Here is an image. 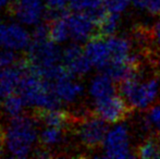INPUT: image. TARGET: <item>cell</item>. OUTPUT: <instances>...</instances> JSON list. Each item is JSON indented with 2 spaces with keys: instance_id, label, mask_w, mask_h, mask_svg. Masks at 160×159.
I'll return each instance as SVG.
<instances>
[{
  "instance_id": "cell-30",
  "label": "cell",
  "mask_w": 160,
  "mask_h": 159,
  "mask_svg": "<svg viewBox=\"0 0 160 159\" xmlns=\"http://www.w3.org/2000/svg\"><path fill=\"white\" fill-rule=\"evenodd\" d=\"M6 26H7V24H4L3 21L0 19V47H2V42H3V35H4Z\"/></svg>"
},
{
  "instance_id": "cell-34",
  "label": "cell",
  "mask_w": 160,
  "mask_h": 159,
  "mask_svg": "<svg viewBox=\"0 0 160 159\" xmlns=\"http://www.w3.org/2000/svg\"><path fill=\"white\" fill-rule=\"evenodd\" d=\"M11 1H12V3H14V2H17V1H19V0H11ZM11 3V4H12Z\"/></svg>"
},
{
  "instance_id": "cell-8",
  "label": "cell",
  "mask_w": 160,
  "mask_h": 159,
  "mask_svg": "<svg viewBox=\"0 0 160 159\" xmlns=\"http://www.w3.org/2000/svg\"><path fill=\"white\" fill-rule=\"evenodd\" d=\"M9 11L19 23L28 26L42 23L47 14L45 0H19L11 4Z\"/></svg>"
},
{
  "instance_id": "cell-32",
  "label": "cell",
  "mask_w": 160,
  "mask_h": 159,
  "mask_svg": "<svg viewBox=\"0 0 160 159\" xmlns=\"http://www.w3.org/2000/svg\"><path fill=\"white\" fill-rule=\"evenodd\" d=\"M3 147H4V142H3V135H2L0 136V157L3 155V152H4Z\"/></svg>"
},
{
  "instance_id": "cell-29",
  "label": "cell",
  "mask_w": 160,
  "mask_h": 159,
  "mask_svg": "<svg viewBox=\"0 0 160 159\" xmlns=\"http://www.w3.org/2000/svg\"><path fill=\"white\" fill-rule=\"evenodd\" d=\"M152 37L156 47L160 50V17L154 23L152 28Z\"/></svg>"
},
{
  "instance_id": "cell-21",
  "label": "cell",
  "mask_w": 160,
  "mask_h": 159,
  "mask_svg": "<svg viewBox=\"0 0 160 159\" xmlns=\"http://www.w3.org/2000/svg\"><path fill=\"white\" fill-rule=\"evenodd\" d=\"M120 15L108 13L106 11L105 15L98 22V35L103 37L116 35L117 31L120 26Z\"/></svg>"
},
{
  "instance_id": "cell-28",
  "label": "cell",
  "mask_w": 160,
  "mask_h": 159,
  "mask_svg": "<svg viewBox=\"0 0 160 159\" xmlns=\"http://www.w3.org/2000/svg\"><path fill=\"white\" fill-rule=\"evenodd\" d=\"M46 4L51 9H59V10H64L69 6L70 0H45Z\"/></svg>"
},
{
  "instance_id": "cell-5",
  "label": "cell",
  "mask_w": 160,
  "mask_h": 159,
  "mask_svg": "<svg viewBox=\"0 0 160 159\" xmlns=\"http://www.w3.org/2000/svg\"><path fill=\"white\" fill-rule=\"evenodd\" d=\"M108 123L97 115H85L75 124V133L78 142L87 149H96L101 146L108 132Z\"/></svg>"
},
{
  "instance_id": "cell-26",
  "label": "cell",
  "mask_w": 160,
  "mask_h": 159,
  "mask_svg": "<svg viewBox=\"0 0 160 159\" xmlns=\"http://www.w3.org/2000/svg\"><path fill=\"white\" fill-rule=\"evenodd\" d=\"M20 58L17 56L14 50L12 49L4 48L2 50H0V68H7L15 64L17 62L20 61Z\"/></svg>"
},
{
  "instance_id": "cell-10",
  "label": "cell",
  "mask_w": 160,
  "mask_h": 159,
  "mask_svg": "<svg viewBox=\"0 0 160 159\" xmlns=\"http://www.w3.org/2000/svg\"><path fill=\"white\" fill-rule=\"evenodd\" d=\"M28 70V64L25 58L13 66L2 69L0 72V100H3L19 91L21 82Z\"/></svg>"
},
{
  "instance_id": "cell-33",
  "label": "cell",
  "mask_w": 160,
  "mask_h": 159,
  "mask_svg": "<svg viewBox=\"0 0 160 159\" xmlns=\"http://www.w3.org/2000/svg\"><path fill=\"white\" fill-rule=\"evenodd\" d=\"M3 135V130H2V127H0V136H2Z\"/></svg>"
},
{
  "instance_id": "cell-16",
  "label": "cell",
  "mask_w": 160,
  "mask_h": 159,
  "mask_svg": "<svg viewBox=\"0 0 160 159\" xmlns=\"http://www.w3.org/2000/svg\"><path fill=\"white\" fill-rule=\"evenodd\" d=\"M63 127H46L44 125L42 130L39 131V141L40 145H42L46 148L56 149L63 146L67 142V133Z\"/></svg>"
},
{
  "instance_id": "cell-22",
  "label": "cell",
  "mask_w": 160,
  "mask_h": 159,
  "mask_svg": "<svg viewBox=\"0 0 160 159\" xmlns=\"http://www.w3.org/2000/svg\"><path fill=\"white\" fill-rule=\"evenodd\" d=\"M136 156L143 159L160 158V142L155 137H148L138 145Z\"/></svg>"
},
{
  "instance_id": "cell-11",
  "label": "cell",
  "mask_w": 160,
  "mask_h": 159,
  "mask_svg": "<svg viewBox=\"0 0 160 159\" xmlns=\"http://www.w3.org/2000/svg\"><path fill=\"white\" fill-rule=\"evenodd\" d=\"M73 75H68L52 83L47 82L50 85L52 92L56 94L62 104L74 105L81 99L84 93V87Z\"/></svg>"
},
{
  "instance_id": "cell-27",
  "label": "cell",
  "mask_w": 160,
  "mask_h": 159,
  "mask_svg": "<svg viewBox=\"0 0 160 159\" xmlns=\"http://www.w3.org/2000/svg\"><path fill=\"white\" fill-rule=\"evenodd\" d=\"M33 39H46L49 38V24L48 22H42L34 26L32 33Z\"/></svg>"
},
{
  "instance_id": "cell-13",
  "label": "cell",
  "mask_w": 160,
  "mask_h": 159,
  "mask_svg": "<svg viewBox=\"0 0 160 159\" xmlns=\"http://www.w3.org/2000/svg\"><path fill=\"white\" fill-rule=\"evenodd\" d=\"M31 44V35L21 23L7 24L3 35L2 47L12 49L14 51H21L28 49Z\"/></svg>"
},
{
  "instance_id": "cell-15",
  "label": "cell",
  "mask_w": 160,
  "mask_h": 159,
  "mask_svg": "<svg viewBox=\"0 0 160 159\" xmlns=\"http://www.w3.org/2000/svg\"><path fill=\"white\" fill-rule=\"evenodd\" d=\"M87 92L93 102H96L117 93L116 82L107 73H99L91 80Z\"/></svg>"
},
{
  "instance_id": "cell-14",
  "label": "cell",
  "mask_w": 160,
  "mask_h": 159,
  "mask_svg": "<svg viewBox=\"0 0 160 159\" xmlns=\"http://www.w3.org/2000/svg\"><path fill=\"white\" fill-rule=\"evenodd\" d=\"M106 39H107V44L110 50V57H111L110 64L125 62L137 58L135 53L133 52L132 42L127 37L112 35V36L106 37Z\"/></svg>"
},
{
  "instance_id": "cell-2",
  "label": "cell",
  "mask_w": 160,
  "mask_h": 159,
  "mask_svg": "<svg viewBox=\"0 0 160 159\" xmlns=\"http://www.w3.org/2000/svg\"><path fill=\"white\" fill-rule=\"evenodd\" d=\"M120 94L131 108L146 110L160 96V80L155 77L143 79L137 74L120 83Z\"/></svg>"
},
{
  "instance_id": "cell-1",
  "label": "cell",
  "mask_w": 160,
  "mask_h": 159,
  "mask_svg": "<svg viewBox=\"0 0 160 159\" xmlns=\"http://www.w3.org/2000/svg\"><path fill=\"white\" fill-rule=\"evenodd\" d=\"M38 121L35 113L10 118L3 130L4 147L10 156L25 158L32 155L39 140Z\"/></svg>"
},
{
  "instance_id": "cell-18",
  "label": "cell",
  "mask_w": 160,
  "mask_h": 159,
  "mask_svg": "<svg viewBox=\"0 0 160 159\" xmlns=\"http://www.w3.org/2000/svg\"><path fill=\"white\" fill-rule=\"evenodd\" d=\"M69 7L73 11L89 14L97 22V25L106 13L103 0H70Z\"/></svg>"
},
{
  "instance_id": "cell-23",
  "label": "cell",
  "mask_w": 160,
  "mask_h": 159,
  "mask_svg": "<svg viewBox=\"0 0 160 159\" xmlns=\"http://www.w3.org/2000/svg\"><path fill=\"white\" fill-rule=\"evenodd\" d=\"M145 131H152L157 134H160V104L152 105L142 122Z\"/></svg>"
},
{
  "instance_id": "cell-12",
  "label": "cell",
  "mask_w": 160,
  "mask_h": 159,
  "mask_svg": "<svg viewBox=\"0 0 160 159\" xmlns=\"http://www.w3.org/2000/svg\"><path fill=\"white\" fill-rule=\"evenodd\" d=\"M84 50L94 68L103 71L111 62L110 50L106 37L96 35L86 42Z\"/></svg>"
},
{
  "instance_id": "cell-19",
  "label": "cell",
  "mask_w": 160,
  "mask_h": 159,
  "mask_svg": "<svg viewBox=\"0 0 160 159\" xmlns=\"http://www.w3.org/2000/svg\"><path fill=\"white\" fill-rule=\"evenodd\" d=\"M65 14L67 12L62 11L56 17L47 21L49 24V38L57 44H62L70 39V32Z\"/></svg>"
},
{
  "instance_id": "cell-7",
  "label": "cell",
  "mask_w": 160,
  "mask_h": 159,
  "mask_svg": "<svg viewBox=\"0 0 160 159\" xmlns=\"http://www.w3.org/2000/svg\"><path fill=\"white\" fill-rule=\"evenodd\" d=\"M65 17L70 32V39L74 42H87L98 35L97 22L87 13L74 11L73 13H67Z\"/></svg>"
},
{
  "instance_id": "cell-9",
  "label": "cell",
  "mask_w": 160,
  "mask_h": 159,
  "mask_svg": "<svg viewBox=\"0 0 160 159\" xmlns=\"http://www.w3.org/2000/svg\"><path fill=\"white\" fill-rule=\"evenodd\" d=\"M62 62L67 70L75 77H85L94 68L84 48L78 42L70 45L62 50Z\"/></svg>"
},
{
  "instance_id": "cell-6",
  "label": "cell",
  "mask_w": 160,
  "mask_h": 159,
  "mask_svg": "<svg viewBox=\"0 0 160 159\" xmlns=\"http://www.w3.org/2000/svg\"><path fill=\"white\" fill-rule=\"evenodd\" d=\"M93 105L95 115L111 124L122 122L128 117L130 108L125 98L118 93L93 102Z\"/></svg>"
},
{
  "instance_id": "cell-3",
  "label": "cell",
  "mask_w": 160,
  "mask_h": 159,
  "mask_svg": "<svg viewBox=\"0 0 160 159\" xmlns=\"http://www.w3.org/2000/svg\"><path fill=\"white\" fill-rule=\"evenodd\" d=\"M28 68L34 72L62 61V51L50 38L33 39L28 47L25 57Z\"/></svg>"
},
{
  "instance_id": "cell-25",
  "label": "cell",
  "mask_w": 160,
  "mask_h": 159,
  "mask_svg": "<svg viewBox=\"0 0 160 159\" xmlns=\"http://www.w3.org/2000/svg\"><path fill=\"white\" fill-rule=\"evenodd\" d=\"M132 4V0H103V6L108 13L122 15Z\"/></svg>"
},
{
  "instance_id": "cell-4",
  "label": "cell",
  "mask_w": 160,
  "mask_h": 159,
  "mask_svg": "<svg viewBox=\"0 0 160 159\" xmlns=\"http://www.w3.org/2000/svg\"><path fill=\"white\" fill-rule=\"evenodd\" d=\"M102 156L112 159H127L134 157L131 132L127 124L119 122L107 132L102 145Z\"/></svg>"
},
{
  "instance_id": "cell-20",
  "label": "cell",
  "mask_w": 160,
  "mask_h": 159,
  "mask_svg": "<svg viewBox=\"0 0 160 159\" xmlns=\"http://www.w3.org/2000/svg\"><path fill=\"white\" fill-rule=\"evenodd\" d=\"M25 106V102L20 94L19 95L13 94V95H10L9 97L1 100V110L3 115L8 118H14L23 115L22 112H23Z\"/></svg>"
},
{
  "instance_id": "cell-17",
  "label": "cell",
  "mask_w": 160,
  "mask_h": 159,
  "mask_svg": "<svg viewBox=\"0 0 160 159\" xmlns=\"http://www.w3.org/2000/svg\"><path fill=\"white\" fill-rule=\"evenodd\" d=\"M35 116L37 117L39 123L46 127H57L67 129L71 123V118L67 111L61 109H52V110H35Z\"/></svg>"
},
{
  "instance_id": "cell-31",
  "label": "cell",
  "mask_w": 160,
  "mask_h": 159,
  "mask_svg": "<svg viewBox=\"0 0 160 159\" xmlns=\"http://www.w3.org/2000/svg\"><path fill=\"white\" fill-rule=\"evenodd\" d=\"M10 3H12L11 0H0V9H4V8H7V7L10 8V6H11Z\"/></svg>"
},
{
  "instance_id": "cell-24",
  "label": "cell",
  "mask_w": 160,
  "mask_h": 159,
  "mask_svg": "<svg viewBox=\"0 0 160 159\" xmlns=\"http://www.w3.org/2000/svg\"><path fill=\"white\" fill-rule=\"evenodd\" d=\"M132 4L148 15H160V0H132Z\"/></svg>"
}]
</instances>
